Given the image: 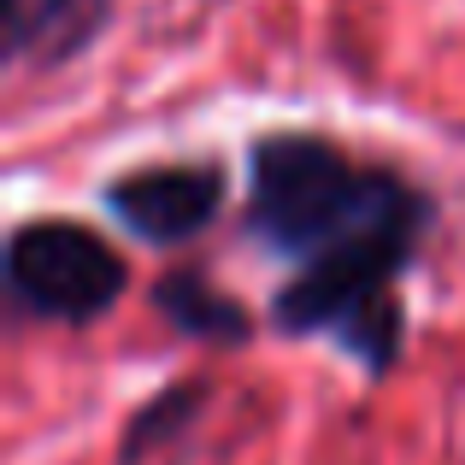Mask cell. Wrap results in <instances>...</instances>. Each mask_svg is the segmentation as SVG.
Returning a JSON list of instances; mask_svg holds the SVG:
<instances>
[{
	"label": "cell",
	"mask_w": 465,
	"mask_h": 465,
	"mask_svg": "<svg viewBox=\"0 0 465 465\" xmlns=\"http://www.w3.org/2000/svg\"><path fill=\"white\" fill-rule=\"evenodd\" d=\"M395 224H436V201L389 159H360L318 130H265L248 142L242 230L283 265H312Z\"/></svg>",
	"instance_id": "1"
},
{
	"label": "cell",
	"mask_w": 465,
	"mask_h": 465,
	"mask_svg": "<svg viewBox=\"0 0 465 465\" xmlns=\"http://www.w3.org/2000/svg\"><path fill=\"white\" fill-rule=\"evenodd\" d=\"M130 260L83 218H24L6 236V295L42 324H94L124 301Z\"/></svg>",
	"instance_id": "2"
},
{
	"label": "cell",
	"mask_w": 465,
	"mask_h": 465,
	"mask_svg": "<svg viewBox=\"0 0 465 465\" xmlns=\"http://www.w3.org/2000/svg\"><path fill=\"white\" fill-rule=\"evenodd\" d=\"M230 177L218 159H153L130 165L101 189L106 213L148 248H189L194 236L218 224Z\"/></svg>",
	"instance_id": "3"
},
{
	"label": "cell",
	"mask_w": 465,
	"mask_h": 465,
	"mask_svg": "<svg viewBox=\"0 0 465 465\" xmlns=\"http://www.w3.org/2000/svg\"><path fill=\"white\" fill-rule=\"evenodd\" d=\"M106 24V0H0L6 65H59Z\"/></svg>",
	"instance_id": "4"
},
{
	"label": "cell",
	"mask_w": 465,
	"mask_h": 465,
	"mask_svg": "<svg viewBox=\"0 0 465 465\" xmlns=\"http://www.w3.org/2000/svg\"><path fill=\"white\" fill-rule=\"evenodd\" d=\"M153 312L189 341H213V348H242V341H253V312L242 307L236 295H224L206 272H194V265H177V272L159 277Z\"/></svg>",
	"instance_id": "5"
},
{
	"label": "cell",
	"mask_w": 465,
	"mask_h": 465,
	"mask_svg": "<svg viewBox=\"0 0 465 465\" xmlns=\"http://www.w3.org/2000/svg\"><path fill=\"white\" fill-rule=\"evenodd\" d=\"M206 395H213L206 377H177V383L153 389V395L130 412L124 436H118V465H142V460H153L159 448H171L194 419H201Z\"/></svg>",
	"instance_id": "6"
}]
</instances>
